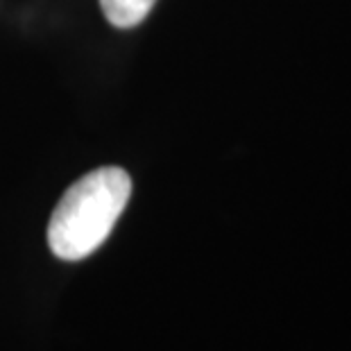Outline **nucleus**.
Listing matches in <instances>:
<instances>
[{
    "label": "nucleus",
    "instance_id": "2",
    "mask_svg": "<svg viewBox=\"0 0 351 351\" xmlns=\"http://www.w3.org/2000/svg\"><path fill=\"white\" fill-rule=\"evenodd\" d=\"M156 0H100L104 19L114 27H136L147 19Z\"/></svg>",
    "mask_w": 351,
    "mask_h": 351
},
{
    "label": "nucleus",
    "instance_id": "1",
    "mask_svg": "<svg viewBox=\"0 0 351 351\" xmlns=\"http://www.w3.org/2000/svg\"><path fill=\"white\" fill-rule=\"evenodd\" d=\"M132 195V177L118 166L84 175L64 193L48 225V245L62 261H82L107 241Z\"/></svg>",
    "mask_w": 351,
    "mask_h": 351
}]
</instances>
